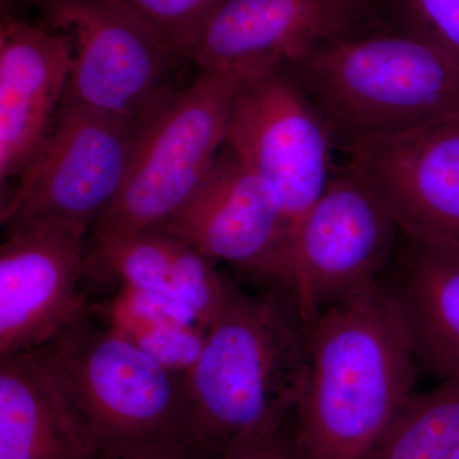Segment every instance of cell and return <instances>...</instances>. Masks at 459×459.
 Here are the masks:
<instances>
[{
	"instance_id": "1",
	"label": "cell",
	"mask_w": 459,
	"mask_h": 459,
	"mask_svg": "<svg viewBox=\"0 0 459 459\" xmlns=\"http://www.w3.org/2000/svg\"><path fill=\"white\" fill-rule=\"evenodd\" d=\"M309 369L292 412L299 459H362L413 394L418 360L385 283L309 323Z\"/></svg>"
},
{
	"instance_id": "2",
	"label": "cell",
	"mask_w": 459,
	"mask_h": 459,
	"mask_svg": "<svg viewBox=\"0 0 459 459\" xmlns=\"http://www.w3.org/2000/svg\"><path fill=\"white\" fill-rule=\"evenodd\" d=\"M307 333L285 290L230 285L186 376L190 439L205 457L292 415L309 369Z\"/></svg>"
},
{
	"instance_id": "3",
	"label": "cell",
	"mask_w": 459,
	"mask_h": 459,
	"mask_svg": "<svg viewBox=\"0 0 459 459\" xmlns=\"http://www.w3.org/2000/svg\"><path fill=\"white\" fill-rule=\"evenodd\" d=\"M36 350L98 457L126 446L192 443L186 377L87 309Z\"/></svg>"
},
{
	"instance_id": "4",
	"label": "cell",
	"mask_w": 459,
	"mask_h": 459,
	"mask_svg": "<svg viewBox=\"0 0 459 459\" xmlns=\"http://www.w3.org/2000/svg\"><path fill=\"white\" fill-rule=\"evenodd\" d=\"M290 69L352 141L459 119L457 60L391 30L329 42Z\"/></svg>"
},
{
	"instance_id": "5",
	"label": "cell",
	"mask_w": 459,
	"mask_h": 459,
	"mask_svg": "<svg viewBox=\"0 0 459 459\" xmlns=\"http://www.w3.org/2000/svg\"><path fill=\"white\" fill-rule=\"evenodd\" d=\"M398 231L385 199L351 162L332 177L256 279L285 290L309 323L383 282Z\"/></svg>"
},
{
	"instance_id": "6",
	"label": "cell",
	"mask_w": 459,
	"mask_h": 459,
	"mask_svg": "<svg viewBox=\"0 0 459 459\" xmlns=\"http://www.w3.org/2000/svg\"><path fill=\"white\" fill-rule=\"evenodd\" d=\"M246 77L201 71L144 117L122 189L93 235L155 229L186 204L225 146L230 107Z\"/></svg>"
},
{
	"instance_id": "7",
	"label": "cell",
	"mask_w": 459,
	"mask_h": 459,
	"mask_svg": "<svg viewBox=\"0 0 459 459\" xmlns=\"http://www.w3.org/2000/svg\"><path fill=\"white\" fill-rule=\"evenodd\" d=\"M143 119L65 99L49 137L3 202V225L51 219L95 228L122 189Z\"/></svg>"
},
{
	"instance_id": "8",
	"label": "cell",
	"mask_w": 459,
	"mask_h": 459,
	"mask_svg": "<svg viewBox=\"0 0 459 459\" xmlns=\"http://www.w3.org/2000/svg\"><path fill=\"white\" fill-rule=\"evenodd\" d=\"M71 47L65 99L146 117L174 91L181 57L120 0H27Z\"/></svg>"
},
{
	"instance_id": "9",
	"label": "cell",
	"mask_w": 459,
	"mask_h": 459,
	"mask_svg": "<svg viewBox=\"0 0 459 459\" xmlns=\"http://www.w3.org/2000/svg\"><path fill=\"white\" fill-rule=\"evenodd\" d=\"M283 71L241 81L230 107L225 146L270 184L292 229L332 179L331 140L312 100Z\"/></svg>"
},
{
	"instance_id": "10",
	"label": "cell",
	"mask_w": 459,
	"mask_h": 459,
	"mask_svg": "<svg viewBox=\"0 0 459 459\" xmlns=\"http://www.w3.org/2000/svg\"><path fill=\"white\" fill-rule=\"evenodd\" d=\"M371 0H223L181 51L201 71L291 68L323 45L365 33Z\"/></svg>"
},
{
	"instance_id": "11",
	"label": "cell",
	"mask_w": 459,
	"mask_h": 459,
	"mask_svg": "<svg viewBox=\"0 0 459 459\" xmlns=\"http://www.w3.org/2000/svg\"><path fill=\"white\" fill-rule=\"evenodd\" d=\"M0 247V358L40 349L87 309L89 231L51 219L7 225Z\"/></svg>"
},
{
	"instance_id": "12",
	"label": "cell",
	"mask_w": 459,
	"mask_h": 459,
	"mask_svg": "<svg viewBox=\"0 0 459 459\" xmlns=\"http://www.w3.org/2000/svg\"><path fill=\"white\" fill-rule=\"evenodd\" d=\"M152 230L179 238L211 261L258 277L291 226L270 184L223 146L195 195Z\"/></svg>"
},
{
	"instance_id": "13",
	"label": "cell",
	"mask_w": 459,
	"mask_h": 459,
	"mask_svg": "<svg viewBox=\"0 0 459 459\" xmlns=\"http://www.w3.org/2000/svg\"><path fill=\"white\" fill-rule=\"evenodd\" d=\"M352 142V164L376 186L406 237L459 244V119Z\"/></svg>"
},
{
	"instance_id": "14",
	"label": "cell",
	"mask_w": 459,
	"mask_h": 459,
	"mask_svg": "<svg viewBox=\"0 0 459 459\" xmlns=\"http://www.w3.org/2000/svg\"><path fill=\"white\" fill-rule=\"evenodd\" d=\"M71 47L50 27L3 17L0 26V181L18 179L49 137L65 101Z\"/></svg>"
},
{
	"instance_id": "15",
	"label": "cell",
	"mask_w": 459,
	"mask_h": 459,
	"mask_svg": "<svg viewBox=\"0 0 459 459\" xmlns=\"http://www.w3.org/2000/svg\"><path fill=\"white\" fill-rule=\"evenodd\" d=\"M385 285L419 368L442 380L459 377V244L409 238L395 276Z\"/></svg>"
},
{
	"instance_id": "16",
	"label": "cell",
	"mask_w": 459,
	"mask_h": 459,
	"mask_svg": "<svg viewBox=\"0 0 459 459\" xmlns=\"http://www.w3.org/2000/svg\"><path fill=\"white\" fill-rule=\"evenodd\" d=\"M92 264L120 286L162 296L189 307L208 328L231 283L213 261L179 238L159 231L128 235H93Z\"/></svg>"
},
{
	"instance_id": "17",
	"label": "cell",
	"mask_w": 459,
	"mask_h": 459,
	"mask_svg": "<svg viewBox=\"0 0 459 459\" xmlns=\"http://www.w3.org/2000/svg\"><path fill=\"white\" fill-rule=\"evenodd\" d=\"M0 459H98L39 350L0 358Z\"/></svg>"
},
{
	"instance_id": "18",
	"label": "cell",
	"mask_w": 459,
	"mask_h": 459,
	"mask_svg": "<svg viewBox=\"0 0 459 459\" xmlns=\"http://www.w3.org/2000/svg\"><path fill=\"white\" fill-rule=\"evenodd\" d=\"M100 316L108 327L181 376H188L204 349L207 327L197 314L162 296L120 287L100 307Z\"/></svg>"
},
{
	"instance_id": "19",
	"label": "cell",
	"mask_w": 459,
	"mask_h": 459,
	"mask_svg": "<svg viewBox=\"0 0 459 459\" xmlns=\"http://www.w3.org/2000/svg\"><path fill=\"white\" fill-rule=\"evenodd\" d=\"M459 452V377L407 398L362 459H455Z\"/></svg>"
},
{
	"instance_id": "20",
	"label": "cell",
	"mask_w": 459,
	"mask_h": 459,
	"mask_svg": "<svg viewBox=\"0 0 459 459\" xmlns=\"http://www.w3.org/2000/svg\"><path fill=\"white\" fill-rule=\"evenodd\" d=\"M391 31L410 36L459 63V0H376Z\"/></svg>"
},
{
	"instance_id": "21",
	"label": "cell",
	"mask_w": 459,
	"mask_h": 459,
	"mask_svg": "<svg viewBox=\"0 0 459 459\" xmlns=\"http://www.w3.org/2000/svg\"><path fill=\"white\" fill-rule=\"evenodd\" d=\"M181 57L186 45L223 0H120ZM183 59V57H181Z\"/></svg>"
},
{
	"instance_id": "22",
	"label": "cell",
	"mask_w": 459,
	"mask_h": 459,
	"mask_svg": "<svg viewBox=\"0 0 459 459\" xmlns=\"http://www.w3.org/2000/svg\"><path fill=\"white\" fill-rule=\"evenodd\" d=\"M291 416L280 424L235 443L216 459H299L294 430L289 429Z\"/></svg>"
},
{
	"instance_id": "23",
	"label": "cell",
	"mask_w": 459,
	"mask_h": 459,
	"mask_svg": "<svg viewBox=\"0 0 459 459\" xmlns=\"http://www.w3.org/2000/svg\"><path fill=\"white\" fill-rule=\"evenodd\" d=\"M98 459H210L192 443L171 442L126 446L101 453Z\"/></svg>"
},
{
	"instance_id": "24",
	"label": "cell",
	"mask_w": 459,
	"mask_h": 459,
	"mask_svg": "<svg viewBox=\"0 0 459 459\" xmlns=\"http://www.w3.org/2000/svg\"><path fill=\"white\" fill-rule=\"evenodd\" d=\"M455 459H459V452H458L457 457H455Z\"/></svg>"
},
{
	"instance_id": "25",
	"label": "cell",
	"mask_w": 459,
	"mask_h": 459,
	"mask_svg": "<svg viewBox=\"0 0 459 459\" xmlns=\"http://www.w3.org/2000/svg\"><path fill=\"white\" fill-rule=\"evenodd\" d=\"M371 2H374V3H376V0H371Z\"/></svg>"
}]
</instances>
